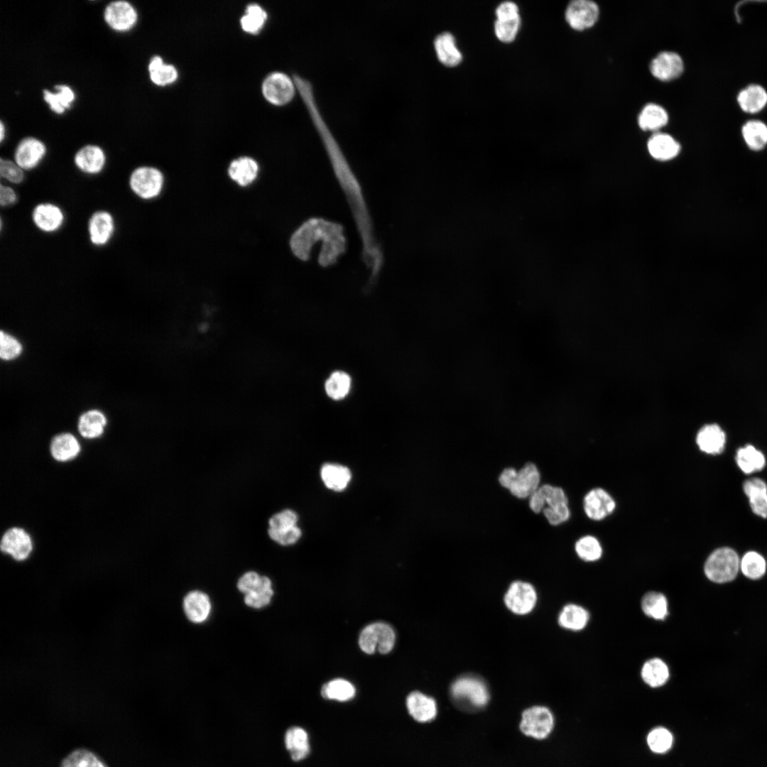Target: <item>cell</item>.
<instances>
[{
    "label": "cell",
    "instance_id": "1",
    "mask_svg": "<svg viewBox=\"0 0 767 767\" xmlns=\"http://www.w3.org/2000/svg\"><path fill=\"white\" fill-rule=\"evenodd\" d=\"M311 121L319 134L332 165L352 206L360 233L371 230L369 217L359 184L335 136L325 119L315 96L309 94L303 99Z\"/></svg>",
    "mask_w": 767,
    "mask_h": 767
},
{
    "label": "cell",
    "instance_id": "2",
    "mask_svg": "<svg viewBox=\"0 0 767 767\" xmlns=\"http://www.w3.org/2000/svg\"><path fill=\"white\" fill-rule=\"evenodd\" d=\"M529 506L536 513L542 510L553 526L566 521L570 517L568 500L562 489L544 484L530 496Z\"/></svg>",
    "mask_w": 767,
    "mask_h": 767
},
{
    "label": "cell",
    "instance_id": "3",
    "mask_svg": "<svg viewBox=\"0 0 767 767\" xmlns=\"http://www.w3.org/2000/svg\"><path fill=\"white\" fill-rule=\"evenodd\" d=\"M450 696L460 709L473 712L482 709L489 700V692L482 680L472 675L462 676L451 685Z\"/></svg>",
    "mask_w": 767,
    "mask_h": 767
},
{
    "label": "cell",
    "instance_id": "4",
    "mask_svg": "<svg viewBox=\"0 0 767 767\" xmlns=\"http://www.w3.org/2000/svg\"><path fill=\"white\" fill-rule=\"evenodd\" d=\"M236 587L244 594L245 604L254 609H261L268 605L274 594L271 579L255 571L244 573L239 578Z\"/></svg>",
    "mask_w": 767,
    "mask_h": 767
},
{
    "label": "cell",
    "instance_id": "5",
    "mask_svg": "<svg viewBox=\"0 0 767 767\" xmlns=\"http://www.w3.org/2000/svg\"><path fill=\"white\" fill-rule=\"evenodd\" d=\"M740 560L731 548H721L713 551L707 557L704 572L710 581L724 584L733 581L737 576Z\"/></svg>",
    "mask_w": 767,
    "mask_h": 767
},
{
    "label": "cell",
    "instance_id": "6",
    "mask_svg": "<svg viewBox=\"0 0 767 767\" xmlns=\"http://www.w3.org/2000/svg\"><path fill=\"white\" fill-rule=\"evenodd\" d=\"M396 642V633L393 628L384 622H374L366 626L359 637L361 650L367 654L376 651L381 654L392 651Z\"/></svg>",
    "mask_w": 767,
    "mask_h": 767
},
{
    "label": "cell",
    "instance_id": "7",
    "mask_svg": "<svg viewBox=\"0 0 767 767\" xmlns=\"http://www.w3.org/2000/svg\"><path fill=\"white\" fill-rule=\"evenodd\" d=\"M163 175L157 168L139 166L134 169L128 178L130 190L142 200L153 199L159 195L163 185Z\"/></svg>",
    "mask_w": 767,
    "mask_h": 767
},
{
    "label": "cell",
    "instance_id": "8",
    "mask_svg": "<svg viewBox=\"0 0 767 767\" xmlns=\"http://www.w3.org/2000/svg\"><path fill=\"white\" fill-rule=\"evenodd\" d=\"M554 724L552 712L545 706L535 705L523 712L519 728L524 735L540 740L550 734Z\"/></svg>",
    "mask_w": 767,
    "mask_h": 767
},
{
    "label": "cell",
    "instance_id": "9",
    "mask_svg": "<svg viewBox=\"0 0 767 767\" xmlns=\"http://www.w3.org/2000/svg\"><path fill=\"white\" fill-rule=\"evenodd\" d=\"M298 521L297 513L290 509L273 514L268 520V536L281 545L295 544L302 535L300 528L297 526Z\"/></svg>",
    "mask_w": 767,
    "mask_h": 767
},
{
    "label": "cell",
    "instance_id": "10",
    "mask_svg": "<svg viewBox=\"0 0 767 767\" xmlns=\"http://www.w3.org/2000/svg\"><path fill=\"white\" fill-rule=\"evenodd\" d=\"M297 91L292 77L281 71L269 73L262 83V93L266 99L277 106L290 102Z\"/></svg>",
    "mask_w": 767,
    "mask_h": 767
},
{
    "label": "cell",
    "instance_id": "11",
    "mask_svg": "<svg viewBox=\"0 0 767 767\" xmlns=\"http://www.w3.org/2000/svg\"><path fill=\"white\" fill-rule=\"evenodd\" d=\"M87 235L89 242L94 246L102 247L112 239L116 231V222L113 214L106 210L93 212L87 220Z\"/></svg>",
    "mask_w": 767,
    "mask_h": 767
},
{
    "label": "cell",
    "instance_id": "12",
    "mask_svg": "<svg viewBox=\"0 0 767 767\" xmlns=\"http://www.w3.org/2000/svg\"><path fill=\"white\" fill-rule=\"evenodd\" d=\"M537 602V593L532 584L523 581H515L509 586L504 596L506 607L516 614L530 613Z\"/></svg>",
    "mask_w": 767,
    "mask_h": 767
},
{
    "label": "cell",
    "instance_id": "13",
    "mask_svg": "<svg viewBox=\"0 0 767 767\" xmlns=\"http://www.w3.org/2000/svg\"><path fill=\"white\" fill-rule=\"evenodd\" d=\"M31 217L35 227L45 234L58 232L65 221L62 209L51 202H43L36 205L31 211Z\"/></svg>",
    "mask_w": 767,
    "mask_h": 767
},
{
    "label": "cell",
    "instance_id": "14",
    "mask_svg": "<svg viewBox=\"0 0 767 767\" xmlns=\"http://www.w3.org/2000/svg\"><path fill=\"white\" fill-rule=\"evenodd\" d=\"M599 15L598 5L589 0H574L567 6L565 19L569 26L577 31L593 26Z\"/></svg>",
    "mask_w": 767,
    "mask_h": 767
},
{
    "label": "cell",
    "instance_id": "15",
    "mask_svg": "<svg viewBox=\"0 0 767 767\" xmlns=\"http://www.w3.org/2000/svg\"><path fill=\"white\" fill-rule=\"evenodd\" d=\"M46 151V146L41 141L34 137H26L18 143L13 161L24 171L31 170L41 163Z\"/></svg>",
    "mask_w": 767,
    "mask_h": 767
},
{
    "label": "cell",
    "instance_id": "16",
    "mask_svg": "<svg viewBox=\"0 0 767 767\" xmlns=\"http://www.w3.org/2000/svg\"><path fill=\"white\" fill-rule=\"evenodd\" d=\"M104 20L112 29L126 31L136 23L137 13L134 7L126 1L110 2L104 12Z\"/></svg>",
    "mask_w": 767,
    "mask_h": 767
},
{
    "label": "cell",
    "instance_id": "17",
    "mask_svg": "<svg viewBox=\"0 0 767 767\" xmlns=\"http://www.w3.org/2000/svg\"><path fill=\"white\" fill-rule=\"evenodd\" d=\"M684 63L675 52L663 51L650 63V71L659 80L667 82L678 78L683 72Z\"/></svg>",
    "mask_w": 767,
    "mask_h": 767
},
{
    "label": "cell",
    "instance_id": "18",
    "mask_svg": "<svg viewBox=\"0 0 767 767\" xmlns=\"http://www.w3.org/2000/svg\"><path fill=\"white\" fill-rule=\"evenodd\" d=\"M1 550L16 561L28 557L33 550L30 535L22 528H12L6 531L1 541Z\"/></svg>",
    "mask_w": 767,
    "mask_h": 767
},
{
    "label": "cell",
    "instance_id": "19",
    "mask_svg": "<svg viewBox=\"0 0 767 767\" xmlns=\"http://www.w3.org/2000/svg\"><path fill=\"white\" fill-rule=\"evenodd\" d=\"M106 155L103 149L92 144L81 147L74 156V164L82 173L87 175H97L101 173L106 165Z\"/></svg>",
    "mask_w": 767,
    "mask_h": 767
},
{
    "label": "cell",
    "instance_id": "20",
    "mask_svg": "<svg viewBox=\"0 0 767 767\" xmlns=\"http://www.w3.org/2000/svg\"><path fill=\"white\" fill-rule=\"evenodd\" d=\"M616 506L614 499L603 489L590 490L584 499V509L591 519L599 521L610 515Z\"/></svg>",
    "mask_w": 767,
    "mask_h": 767
},
{
    "label": "cell",
    "instance_id": "21",
    "mask_svg": "<svg viewBox=\"0 0 767 767\" xmlns=\"http://www.w3.org/2000/svg\"><path fill=\"white\" fill-rule=\"evenodd\" d=\"M183 608L187 619L193 624H202L210 616L212 603L208 594L200 590L189 592L183 601Z\"/></svg>",
    "mask_w": 767,
    "mask_h": 767
},
{
    "label": "cell",
    "instance_id": "22",
    "mask_svg": "<svg viewBox=\"0 0 767 767\" xmlns=\"http://www.w3.org/2000/svg\"><path fill=\"white\" fill-rule=\"evenodd\" d=\"M540 480V473L537 467L529 462L517 472L508 489L516 497L525 499L538 489Z\"/></svg>",
    "mask_w": 767,
    "mask_h": 767
},
{
    "label": "cell",
    "instance_id": "23",
    "mask_svg": "<svg viewBox=\"0 0 767 767\" xmlns=\"http://www.w3.org/2000/svg\"><path fill=\"white\" fill-rule=\"evenodd\" d=\"M406 707L410 715L421 723L433 721L437 714L435 700L418 691H413L408 695Z\"/></svg>",
    "mask_w": 767,
    "mask_h": 767
},
{
    "label": "cell",
    "instance_id": "24",
    "mask_svg": "<svg viewBox=\"0 0 767 767\" xmlns=\"http://www.w3.org/2000/svg\"><path fill=\"white\" fill-rule=\"evenodd\" d=\"M726 441L724 432L717 424L704 425L697 433L696 443L700 450L707 454L722 453Z\"/></svg>",
    "mask_w": 767,
    "mask_h": 767
},
{
    "label": "cell",
    "instance_id": "25",
    "mask_svg": "<svg viewBox=\"0 0 767 767\" xmlns=\"http://www.w3.org/2000/svg\"><path fill=\"white\" fill-rule=\"evenodd\" d=\"M650 155L656 160L668 161L676 157L680 151V143L670 135L656 133L648 141Z\"/></svg>",
    "mask_w": 767,
    "mask_h": 767
},
{
    "label": "cell",
    "instance_id": "26",
    "mask_svg": "<svg viewBox=\"0 0 767 767\" xmlns=\"http://www.w3.org/2000/svg\"><path fill=\"white\" fill-rule=\"evenodd\" d=\"M434 48L438 60L447 67L459 65L462 59L455 39L449 32L438 34L434 39Z\"/></svg>",
    "mask_w": 767,
    "mask_h": 767
},
{
    "label": "cell",
    "instance_id": "27",
    "mask_svg": "<svg viewBox=\"0 0 767 767\" xmlns=\"http://www.w3.org/2000/svg\"><path fill=\"white\" fill-rule=\"evenodd\" d=\"M743 489L749 497L753 512L764 518H767V485L759 478H752L744 482Z\"/></svg>",
    "mask_w": 767,
    "mask_h": 767
},
{
    "label": "cell",
    "instance_id": "28",
    "mask_svg": "<svg viewBox=\"0 0 767 767\" xmlns=\"http://www.w3.org/2000/svg\"><path fill=\"white\" fill-rule=\"evenodd\" d=\"M285 745L291 758L299 761L305 758L310 751L307 731L302 727H293L285 734Z\"/></svg>",
    "mask_w": 767,
    "mask_h": 767
},
{
    "label": "cell",
    "instance_id": "29",
    "mask_svg": "<svg viewBox=\"0 0 767 767\" xmlns=\"http://www.w3.org/2000/svg\"><path fill=\"white\" fill-rule=\"evenodd\" d=\"M737 101L741 109L749 114L762 110L767 104V92L758 85H751L738 94Z\"/></svg>",
    "mask_w": 767,
    "mask_h": 767
},
{
    "label": "cell",
    "instance_id": "30",
    "mask_svg": "<svg viewBox=\"0 0 767 767\" xmlns=\"http://www.w3.org/2000/svg\"><path fill=\"white\" fill-rule=\"evenodd\" d=\"M668 114L661 106L647 104L638 116L639 127L643 131H656L664 127L668 122Z\"/></svg>",
    "mask_w": 767,
    "mask_h": 767
},
{
    "label": "cell",
    "instance_id": "31",
    "mask_svg": "<svg viewBox=\"0 0 767 767\" xmlns=\"http://www.w3.org/2000/svg\"><path fill=\"white\" fill-rule=\"evenodd\" d=\"M641 675L645 683L651 687L664 685L669 679L670 670L662 659L653 658L648 660L642 666Z\"/></svg>",
    "mask_w": 767,
    "mask_h": 767
},
{
    "label": "cell",
    "instance_id": "32",
    "mask_svg": "<svg viewBox=\"0 0 767 767\" xmlns=\"http://www.w3.org/2000/svg\"><path fill=\"white\" fill-rule=\"evenodd\" d=\"M80 450V446L77 440L70 433L58 435L51 441L50 452L53 457L58 461L70 460L78 455Z\"/></svg>",
    "mask_w": 767,
    "mask_h": 767
},
{
    "label": "cell",
    "instance_id": "33",
    "mask_svg": "<svg viewBox=\"0 0 767 767\" xmlns=\"http://www.w3.org/2000/svg\"><path fill=\"white\" fill-rule=\"evenodd\" d=\"M259 167L253 158L241 157L234 160L229 167L230 178L241 186H246L256 178Z\"/></svg>",
    "mask_w": 767,
    "mask_h": 767
},
{
    "label": "cell",
    "instance_id": "34",
    "mask_svg": "<svg viewBox=\"0 0 767 767\" xmlns=\"http://www.w3.org/2000/svg\"><path fill=\"white\" fill-rule=\"evenodd\" d=\"M589 619V612L584 607L575 604L565 606L558 616L560 626L571 631L584 629Z\"/></svg>",
    "mask_w": 767,
    "mask_h": 767
},
{
    "label": "cell",
    "instance_id": "35",
    "mask_svg": "<svg viewBox=\"0 0 767 767\" xmlns=\"http://www.w3.org/2000/svg\"><path fill=\"white\" fill-rule=\"evenodd\" d=\"M321 478L325 486L330 489L340 491L344 489L351 479L349 469L337 464H325L321 469Z\"/></svg>",
    "mask_w": 767,
    "mask_h": 767
},
{
    "label": "cell",
    "instance_id": "36",
    "mask_svg": "<svg viewBox=\"0 0 767 767\" xmlns=\"http://www.w3.org/2000/svg\"><path fill=\"white\" fill-rule=\"evenodd\" d=\"M107 425L105 415L98 410H89L84 413L78 422V430L86 438L100 436Z\"/></svg>",
    "mask_w": 767,
    "mask_h": 767
},
{
    "label": "cell",
    "instance_id": "37",
    "mask_svg": "<svg viewBox=\"0 0 767 767\" xmlns=\"http://www.w3.org/2000/svg\"><path fill=\"white\" fill-rule=\"evenodd\" d=\"M741 133L746 144L752 151H761L767 145V126L761 121H747L742 126Z\"/></svg>",
    "mask_w": 767,
    "mask_h": 767
},
{
    "label": "cell",
    "instance_id": "38",
    "mask_svg": "<svg viewBox=\"0 0 767 767\" xmlns=\"http://www.w3.org/2000/svg\"><path fill=\"white\" fill-rule=\"evenodd\" d=\"M148 72L151 81L160 86L173 83L178 75L176 67L171 64L165 63L159 55H155L150 60Z\"/></svg>",
    "mask_w": 767,
    "mask_h": 767
},
{
    "label": "cell",
    "instance_id": "39",
    "mask_svg": "<svg viewBox=\"0 0 767 767\" xmlns=\"http://www.w3.org/2000/svg\"><path fill=\"white\" fill-rule=\"evenodd\" d=\"M736 462L745 474L760 471L766 464V459L763 453L750 445L738 449L736 455Z\"/></svg>",
    "mask_w": 767,
    "mask_h": 767
},
{
    "label": "cell",
    "instance_id": "40",
    "mask_svg": "<svg viewBox=\"0 0 767 767\" xmlns=\"http://www.w3.org/2000/svg\"><path fill=\"white\" fill-rule=\"evenodd\" d=\"M55 93L43 89V99L52 111L56 114H62L66 109L70 108L75 99V94L72 89L65 85H55Z\"/></svg>",
    "mask_w": 767,
    "mask_h": 767
},
{
    "label": "cell",
    "instance_id": "41",
    "mask_svg": "<svg viewBox=\"0 0 767 767\" xmlns=\"http://www.w3.org/2000/svg\"><path fill=\"white\" fill-rule=\"evenodd\" d=\"M641 609L648 617L656 620H663L668 614L667 598L660 592H649L642 598Z\"/></svg>",
    "mask_w": 767,
    "mask_h": 767
},
{
    "label": "cell",
    "instance_id": "42",
    "mask_svg": "<svg viewBox=\"0 0 767 767\" xmlns=\"http://www.w3.org/2000/svg\"><path fill=\"white\" fill-rule=\"evenodd\" d=\"M356 694L354 686L348 680L336 678L325 684L321 689L322 696L328 700L346 702Z\"/></svg>",
    "mask_w": 767,
    "mask_h": 767
},
{
    "label": "cell",
    "instance_id": "43",
    "mask_svg": "<svg viewBox=\"0 0 767 767\" xmlns=\"http://www.w3.org/2000/svg\"><path fill=\"white\" fill-rule=\"evenodd\" d=\"M352 380L345 372L337 371L327 379L325 388L328 396L338 401L344 398L349 393Z\"/></svg>",
    "mask_w": 767,
    "mask_h": 767
},
{
    "label": "cell",
    "instance_id": "44",
    "mask_svg": "<svg viewBox=\"0 0 767 767\" xmlns=\"http://www.w3.org/2000/svg\"><path fill=\"white\" fill-rule=\"evenodd\" d=\"M60 767H107L93 752L78 749L72 751L62 761Z\"/></svg>",
    "mask_w": 767,
    "mask_h": 767
},
{
    "label": "cell",
    "instance_id": "45",
    "mask_svg": "<svg viewBox=\"0 0 767 767\" xmlns=\"http://www.w3.org/2000/svg\"><path fill=\"white\" fill-rule=\"evenodd\" d=\"M266 19V11L257 4H251L246 6L245 13L240 19V23L244 31L256 33L262 28Z\"/></svg>",
    "mask_w": 767,
    "mask_h": 767
},
{
    "label": "cell",
    "instance_id": "46",
    "mask_svg": "<svg viewBox=\"0 0 767 767\" xmlns=\"http://www.w3.org/2000/svg\"><path fill=\"white\" fill-rule=\"evenodd\" d=\"M740 568L743 575L747 578L758 580L766 573V562L759 553L749 551L743 556L740 562Z\"/></svg>",
    "mask_w": 767,
    "mask_h": 767
},
{
    "label": "cell",
    "instance_id": "47",
    "mask_svg": "<svg viewBox=\"0 0 767 767\" xmlns=\"http://www.w3.org/2000/svg\"><path fill=\"white\" fill-rule=\"evenodd\" d=\"M673 742L671 732L665 727H656L647 736L648 746L656 754L666 753L672 747Z\"/></svg>",
    "mask_w": 767,
    "mask_h": 767
},
{
    "label": "cell",
    "instance_id": "48",
    "mask_svg": "<svg viewBox=\"0 0 767 767\" xmlns=\"http://www.w3.org/2000/svg\"><path fill=\"white\" fill-rule=\"evenodd\" d=\"M575 548L577 555L587 562L596 561L601 557L602 554V548L599 542L592 535H586L580 538L576 542Z\"/></svg>",
    "mask_w": 767,
    "mask_h": 767
},
{
    "label": "cell",
    "instance_id": "49",
    "mask_svg": "<svg viewBox=\"0 0 767 767\" xmlns=\"http://www.w3.org/2000/svg\"><path fill=\"white\" fill-rule=\"evenodd\" d=\"M520 24V16L507 20H496L494 23L496 36L501 42L511 43L515 39Z\"/></svg>",
    "mask_w": 767,
    "mask_h": 767
},
{
    "label": "cell",
    "instance_id": "50",
    "mask_svg": "<svg viewBox=\"0 0 767 767\" xmlns=\"http://www.w3.org/2000/svg\"><path fill=\"white\" fill-rule=\"evenodd\" d=\"M24 170L15 161L1 158L0 159V176L11 185L21 184L25 179Z\"/></svg>",
    "mask_w": 767,
    "mask_h": 767
},
{
    "label": "cell",
    "instance_id": "51",
    "mask_svg": "<svg viewBox=\"0 0 767 767\" xmlns=\"http://www.w3.org/2000/svg\"><path fill=\"white\" fill-rule=\"evenodd\" d=\"M0 338V356L2 359H13L21 353L22 346L15 337L1 331Z\"/></svg>",
    "mask_w": 767,
    "mask_h": 767
},
{
    "label": "cell",
    "instance_id": "52",
    "mask_svg": "<svg viewBox=\"0 0 767 767\" xmlns=\"http://www.w3.org/2000/svg\"><path fill=\"white\" fill-rule=\"evenodd\" d=\"M496 20H507L520 16L518 7L513 1H507L500 4L496 9Z\"/></svg>",
    "mask_w": 767,
    "mask_h": 767
},
{
    "label": "cell",
    "instance_id": "53",
    "mask_svg": "<svg viewBox=\"0 0 767 767\" xmlns=\"http://www.w3.org/2000/svg\"><path fill=\"white\" fill-rule=\"evenodd\" d=\"M18 200L17 193L15 190L8 184L1 183L0 185V205L2 207H6L15 205Z\"/></svg>",
    "mask_w": 767,
    "mask_h": 767
},
{
    "label": "cell",
    "instance_id": "54",
    "mask_svg": "<svg viewBox=\"0 0 767 767\" xmlns=\"http://www.w3.org/2000/svg\"><path fill=\"white\" fill-rule=\"evenodd\" d=\"M516 474L517 471L513 468L510 467L505 469L500 474V477L499 478L500 484L503 487L508 489Z\"/></svg>",
    "mask_w": 767,
    "mask_h": 767
},
{
    "label": "cell",
    "instance_id": "55",
    "mask_svg": "<svg viewBox=\"0 0 767 767\" xmlns=\"http://www.w3.org/2000/svg\"><path fill=\"white\" fill-rule=\"evenodd\" d=\"M4 138V126L3 122L1 121V125H0V140H1V141H3Z\"/></svg>",
    "mask_w": 767,
    "mask_h": 767
}]
</instances>
